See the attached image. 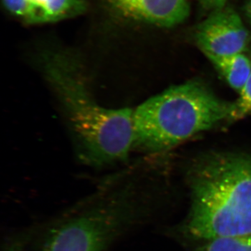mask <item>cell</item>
Masks as SVG:
<instances>
[{"instance_id": "cell-11", "label": "cell", "mask_w": 251, "mask_h": 251, "mask_svg": "<svg viewBox=\"0 0 251 251\" xmlns=\"http://www.w3.org/2000/svg\"><path fill=\"white\" fill-rule=\"evenodd\" d=\"M251 113V74L240 91V97L233 105L229 117L236 120Z\"/></svg>"}, {"instance_id": "cell-10", "label": "cell", "mask_w": 251, "mask_h": 251, "mask_svg": "<svg viewBox=\"0 0 251 251\" xmlns=\"http://www.w3.org/2000/svg\"><path fill=\"white\" fill-rule=\"evenodd\" d=\"M0 6L6 17L27 26V4L26 0H0Z\"/></svg>"}, {"instance_id": "cell-7", "label": "cell", "mask_w": 251, "mask_h": 251, "mask_svg": "<svg viewBox=\"0 0 251 251\" xmlns=\"http://www.w3.org/2000/svg\"><path fill=\"white\" fill-rule=\"evenodd\" d=\"M27 26L44 25L62 22L88 14L87 0H26Z\"/></svg>"}, {"instance_id": "cell-6", "label": "cell", "mask_w": 251, "mask_h": 251, "mask_svg": "<svg viewBox=\"0 0 251 251\" xmlns=\"http://www.w3.org/2000/svg\"><path fill=\"white\" fill-rule=\"evenodd\" d=\"M196 41L206 55H234L247 48L249 32L239 14L224 6L213 11L198 25Z\"/></svg>"}, {"instance_id": "cell-8", "label": "cell", "mask_w": 251, "mask_h": 251, "mask_svg": "<svg viewBox=\"0 0 251 251\" xmlns=\"http://www.w3.org/2000/svg\"><path fill=\"white\" fill-rule=\"evenodd\" d=\"M206 56L222 74L229 85L240 92L251 74L250 60L242 53L224 57L211 54Z\"/></svg>"}, {"instance_id": "cell-5", "label": "cell", "mask_w": 251, "mask_h": 251, "mask_svg": "<svg viewBox=\"0 0 251 251\" xmlns=\"http://www.w3.org/2000/svg\"><path fill=\"white\" fill-rule=\"evenodd\" d=\"M89 30L102 40L126 37L140 27L170 28L189 15L188 0H87Z\"/></svg>"}, {"instance_id": "cell-3", "label": "cell", "mask_w": 251, "mask_h": 251, "mask_svg": "<svg viewBox=\"0 0 251 251\" xmlns=\"http://www.w3.org/2000/svg\"><path fill=\"white\" fill-rule=\"evenodd\" d=\"M232 109L198 82L175 86L133 112L135 143L153 150L172 148L229 117Z\"/></svg>"}, {"instance_id": "cell-12", "label": "cell", "mask_w": 251, "mask_h": 251, "mask_svg": "<svg viewBox=\"0 0 251 251\" xmlns=\"http://www.w3.org/2000/svg\"><path fill=\"white\" fill-rule=\"evenodd\" d=\"M227 1V0H198L203 9L211 11L224 7Z\"/></svg>"}, {"instance_id": "cell-1", "label": "cell", "mask_w": 251, "mask_h": 251, "mask_svg": "<svg viewBox=\"0 0 251 251\" xmlns=\"http://www.w3.org/2000/svg\"><path fill=\"white\" fill-rule=\"evenodd\" d=\"M32 57L62 105L84 161L100 166L125 160L135 143L133 112L99 105L78 50L47 38L36 41Z\"/></svg>"}, {"instance_id": "cell-9", "label": "cell", "mask_w": 251, "mask_h": 251, "mask_svg": "<svg viewBox=\"0 0 251 251\" xmlns=\"http://www.w3.org/2000/svg\"><path fill=\"white\" fill-rule=\"evenodd\" d=\"M197 251H251V234L206 241Z\"/></svg>"}, {"instance_id": "cell-13", "label": "cell", "mask_w": 251, "mask_h": 251, "mask_svg": "<svg viewBox=\"0 0 251 251\" xmlns=\"http://www.w3.org/2000/svg\"><path fill=\"white\" fill-rule=\"evenodd\" d=\"M245 11L248 19H249V22H250L251 24V0H249L247 5H246Z\"/></svg>"}, {"instance_id": "cell-4", "label": "cell", "mask_w": 251, "mask_h": 251, "mask_svg": "<svg viewBox=\"0 0 251 251\" xmlns=\"http://www.w3.org/2000/svg\"><path fill=\"white\" fill-rule=\"evenodd\" d=\"M143 206L133 188H105L54 225L41 251H106L138 224Z\"/></svg>"}, {"instance_id": "cell-2", "label": "cell", "mask_w": 251, "mask_h": 251, "mask_svg": "<svg viewBox=\"0 0 251 251\" xmlns=\"http://www.w3.org/2000/svg\"><path fill=\"white\" fill-rule=\"evenodd\" d=\"M186 232L202 242L251 234V156L218 154L191 177Z\"/></svg>"}]
</instances>
